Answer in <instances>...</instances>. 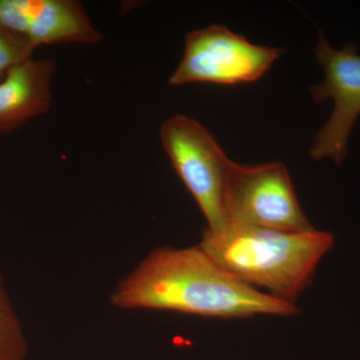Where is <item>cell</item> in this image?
<instances>
[{"label": "cell", "mask_w": 360, "mask_h": 360, "mask_svg": "<svg viewBox=\"0 0 360 360\" xmlns=\"http://www.w3.org/2000/svg\"><path fill=\"white\" fill-rule=\"evenodd\" d=\"M110 302L120 309L169 310L220 319L300 312L292 302L239 281L200 245L149 253L120 281Z\"/></svg>", "instance_id": "cell-1"}, {"label": "cell", "mask_w": 360, "mask_h": 360, "mask_svg": "<svg viewBox=\"0 0 360 360\" xmlns=\"http://www.w3.org/2000/svg\"><path fill=\"white\" fill-rule=\"evenodd\" d=\"M328 232H288L255 226L205 231L200 248L222 269L255 288L292 302L310 283L321 258L333 248Z\"/></svg>", "instance_id": "cell-2"}, {"label": "cell", "mask_w": 360, "mask_h": 360, "mask_svg": "<svg viewBox=\"0 0 360 360\" xmlns=\"http://www.w3.org/2000/svg\"><path fill=\"white\" fill-rule=\"evenodd\" d=\"M0 27L33 51L44 45H96L103 39L82 2L75 0H0Z\"/></svg>", "instance_id": "cell-7"}, {"label": "cell", "mask_w": 360, "mask_h": 360, "mask_svg": "<svg viewBox=\"0 0 360 360\" xmlns=\"http://www.w3.org/2000/svg\"><path fill=\"white\" fill-rule=\"evenodd\" d=\"M33 51L25 40L0 27V82L14 66L32 58Z\"/></svg>", "instance_id": "cell-10"}, {"label": "cell", "mask_w": 360, "mask_h": 360, "mask_svg": "<svg viewBox=\"0 0 360 360\" xmlns=\"http://www.w3.org/2000/svg\"><path fill=\"white\" fill-rule=\"evenodd\" d=\"M28 343L0 276V360H25Z\"/></svg>", "instance_id": "cell-9"}, {"label": "cell", "mask_w": 360, "mask_h": 360, "mask_svg": "<svg viewBox=\"0 0 360 360\" xmlns=\"http://www.w3.org/2000/svg\"><path fill=\"white\" fill-rule=\"evenodd\" d=\"M314 56L324 71L323 82L310 87L315 103L333 99L330 117L314 139L310 156L340 165L347 155L348 139L360 116V56L355 44L336 51L319 32Z\"/></svg>", "instance_id": "cell-6"}, {"label": "cell", "mask_w": 360, "mask_h": 360, "mask_svg": "<svg viewBox=\"0 0 360 360\" xmlns=\"http://www.w3.org/2000/svg\"><path fill=\"white\" fill-rule=\"evenodd\" d=\"M283 51L251 44L221 25L186 35L184 58L169 78L170 85H238L264 77Z\"/></svg>", "instance_id": "cell-5"}, {"label": "cell", "mask_w": 360, "mask_h": 360, "mask_svg": "<svg viewBox=\"0 0 360 360\" xmlns=\"http://www.w3.org/2000/svg\"><path fill=\"white\" fill-rule=\"evenodd\" d=\"M224 214L227 227L288 232L314 229L300 208L288 168L281 162L232 163L225 187Z\"/></svg>", "instance_id": "cell-4"}, {"label": "cell", "mask_w": 360, "mask_h": 360, "mask_svg": "<svg viewBox=\"0 0 360 360\" xmlns=\"http://www.w3.org/2000/svg\"><path fill=\"white\" fill-rule=\"evenodd\" d=\"M56 70L51 58H32L11 68L0 82V134H11L49 110Z\"/></svg>", "instance_id": "cell-8"}, {"label": "cell", "mask_w": 360, "mask_h": 360, "mask_svg": "<svg viewBox=\"0 0 360 360\" xmlns=\"http://www.w3.org/2000/svg\"><path fill=\"white\" fill-rule=\"evenodd\" d=\"M160 136L175 172L207 220L206 231H224L227 227L225 187L233 161L201 123L187 115L167 118L160 127Z\"/></svg>", "instance_id": "cell-3"}]
</instances>
